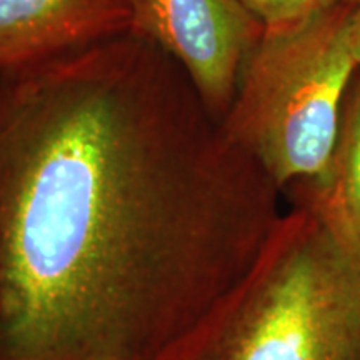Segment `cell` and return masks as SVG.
<instances>
[{
	"label": "cell",
	"mask_w": 360,
	"mask_h": 360,
	"mask_svg": "<svg viewBox=\"0 0 360 360\" xmlns=\"http://www.w3.org/2000/svg\"><path fill=\"white\" fill-rule=\"evenodd\" d=\"M129 0H0V74L130 34Z\"/></svg>",
	"instance_id": "obj_5"
},
{
	"label": "cell",
	"mask_w": 360,
	"mask_h": 360,
	"mask_svg": "<svg viewBox=\"0 0 360 360\" xmlns=\"http://www.w3.org/2000/svg\"><path fill=\"white\" fill-rule=\"evenodd\" d=\"M350 42H352L354 56L360 70V0H355L352 13H350Z\"/></svg>",
	"instance_id": "obj_8"
},
{
	"label": "cell",
	"mask_w": 360,
	"mask_h": 360,
	"mask_svg": "<svg viewBox=\"0 0 360 360\" xmlns=\"http://www.w3.org/2000/svg\"><path fill=\"white\" fill-rule=\"evenodd\" d=\"M257 19L264 29L294 24L314 13L334 8L355 0H238Z\"/></svg>",
	"instance_id": "obj_7"
},
{
	"label": "cell",
	"mask_w": 360,
	"mask_h": 360,
	"mask_svg": "<svg viewBox=\"0 0 360 360\" xmlns=\"http://www.w3.org/2000/svg\"><path fill=\"white\" fill-rule=\"evenodd\" d=\"M281 192L137 35L0 74V360H152L254 269Z\"/></svg>",
	"instance_id": "obj_1"
},
{
	"label": "cell",
	"mask_w": 360,
	"mask_h": 360,
	"mask_svg": "<svg viewBox=\"0 0 360 360\" xmlns=\"http://www.w3.org/2000/svg\"><path fill=\"white\" fill-rule=\"evenodd\" d=\"M247 277L152 360H360V240L299 187Z\"/></svg>",
	"instance_id": "obj_2"
},
{
	"label": "cell",
	"mask_w": 360,
	"mask_h": 360,
	"mask_svg": "<svg viewBox=\"0 0 360 360\" xmlns=\"http://www.w3.org/2000/svg\"><path fill=\"white\" fill-rule=\"evenodd\" d=\"M312 184L326 193L360 240V77H354L342 107L328 172Z\"/></svg>",
	"instance_id": "obj_6"
},
{
	"label": "cell",
	"mask_w": 360,
	"mask_h": 360,
	"mask_svg": "<svg viewBox=\"0 0 360 360\" xmlns=\"http://www.w3.org/2000/svg\"><path fill=\"white\" fill-rule=\"evenodd\" d=\"M354 4L264 29L220 120L282 192L323 179L330 167L342 107L359 70L350 42Z\"/></svg>",
	"instance_id": "obj_3"
},
{
	"label": "cell",
	"mask_w": 360,
	"mask_h": 360,
	"mask_svg": "<svg viewBox=\"0 0 360 360\" xmlns=\"http://www.w3.org/2000/svg\"><path fill=\"white\" fill-rule=\"evenodd\" d=\"M129 7L130 34L177 62L220 124L264 25L238 0H129Z\"/></svg>",
	"instance_id": "obj_4"
}]
</instances>
